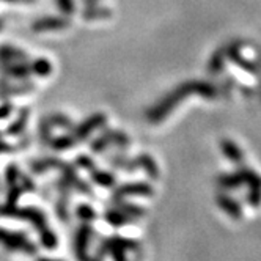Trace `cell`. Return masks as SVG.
<instances>
[{"label":"cell","instance_id":"cell-8","mask_svg":"<svg viewBox=\"0 0 261 261\" xmlns=\"http://www.w3.org/2000/svg\"><path fill=\"white\" fill-rule=\"evenodd\" d=\"M137 164L142 167V169L150 175L151 178H156V176H159V170H158V167H156V164H154V161L148 156V154H140L139 158H137Z\"/></svg>","mask_w":261,"mask_h":261},{"label":"cell","instance_id":"cell-18","mask_svg":"<svg viewBox=\"0 0 261 261\" xmlns=\"http://www.w3.org/2000/svg\"><path fill=\"white\" fill-rule=\"evenodd\" d=\"M72 140L74 139H71V137H59V139H55L50 145L54 148H57V150H65V148H69V146L74 145Z\"/></svg>","mask_w":261,"mask_h":261},{"label":"cell","instance_id":"cell-17","mask_svg":"<svg viewBox=\"0 0 261 261\" xmlns=\"http://www.w3.org/2000/svg\"><path fill=\"white\" fill-rule=\"evenodd\" d=\"M0 57L8 60V59H25V55H24V52H19L13 47H2L0 49Z\"/></svg>","mask_w":261,"mask_h":261},{"label":"cell","instance_id":"cell-13","mask_svg":"<svg viewBox=\"0 0 261 261\" xmlns=\"http://www.w3.org/2000/svg\"><path fill=\"white\" fill-rule=\"evenodd\" d=\"M242 182V176L241 173L238 175H225L220 178V184L223 186L225 189H233V188H238V186Z\"/></svg>","mask_w":261,"mask_h":261},{"label":"cell","instance_id":"cell-19","mask_svg":"<svg viewBox=\"0 0 261 261\" xmlns=\"http://www.w3.org/2000/svg\"><path fill=\"white\" fill-rule=\"evenodd\" d=\"M77 216L81 217V219H84V220H91V219H95V211H93L90 206H82V208H79L77 210Z\"/></svg>","mask_w":261,"mask_h":261},{"label":"cell","instance_id":"cell-4","mask_svg":"<svg viewBox=\"0 0 261 261\" xmlns=\"http://www.w3.org/2000/svg\"><path fill=\"white\" fill-rule=\"evenodd\" d=\"M151 197L153 195V188L146 182H133V184H124L117 191L115 197L123 198V197Z\"/></svg>","mask_w":261,"mask_h":261},{"label":"cell","instance_id":"cell-3","mask_svg":"<svg viewBox=\"0 0 261 261\" xmlns=\"http://www.w3.org/2000/svg\"><path fill=\"white\" fill-rule=\"evenodd\" d=\"M91 241V228L90 225H82L74 239V250L79 261H87L88 256V246Z\"/></svg>","mask_w":261,"mask_h":261},{"label":"cell","instance_id":"cell-21","mask_svg":"<svg viewBox=\"0 0 261 261\" xmlns=\"http://www.w3.org/2000/svg\"><path fill=\"white\" fill-rule=\"evenodd\" d=\"M11 112V106H4V107H0V118H4L7 117L8 114Z\"/></svg>","mask_w":261,"mask_h":261},{"label":"cell","instance_id":"cell-16","mask_svg":"<svg viewBox=\"0 0 261 261\" xmlns=\"http://www.w3.org/2000/svg\"><path fill=\"white\" fill-rule=\"evenodd\" d=\"M5 71L8 74H11L13 77H25L30 69L24 65H14V66H7Z\"/></svg>","mask_w":261,"mask_h":261},{"label":"cell","instance_id":"cell-11","mask_svg":"<svg viewBox=\"0 0 261 261\" xmlns=\"http://www.w3.org/2000/svg\"><path fill=\"white\" fill-rule=\"evenodd\" d=\"M40 239H41V244L47 249H54L57 246V236H55L49 228L40 231Z\"/></svg>","mask_w":261,"mask_h":261},{"label":"cell","instance_id":"cell-22","mask_svg":"<svg viewBox=\"0 0 261 261\" xmlns=\"http://www.w3.org/2000/svg\"><path fill=\"white\" fill-rule=\"evenodd\" d=\"M10 150V146L4 142H0V153H4V151H8Z\"/></svg>","mask_w":261,"mask_h":261},{"label":"cell","instance_id":"cell-12","mask_svg":"<svg viewBox=\"0 0 261 261\" xmlns=\"http://www.w3.org/2000/svg\"><path fill=\"white\" fill-rule=\"evenodd\" d=\"M118 204V210L121 211V213H124L127 217H140V216H143L145 214V210H142V208H139V206H130V204H127V203H117Z\"/></svg>","mask_w":261,"mask_h":261},{"label":"cell","instance_id":"cell-23","mask_svg":"<svg viewBox=\"0 0 261 261\" xmlns=\"http://www.w3.org/2000/svg\"><path fill=\"white\" fill-rule=\"evenodd\" d=\"M38 261H62V259H54V258H40Z\"/></svg>","mask_w":261,"mask_h":261},{"label":"cell","instance_id":"cell-5","mask_svg":"<svg viewBox=\"0 0 261 261\" xmlns=\"http://www.w3.org/2000/svg\"><path fill=\"white\" fill-rule=\"evenodd\" d=\"M104 123H106L104 115H93L87 121H84L76 130H74V137L76 139H87L93 130L98 129L99 126H102Z\"/></svg>","mask_w":261,"mask_h":261},{"label":"cell","instance_id":"cell-7","mask_svg":"<svg viewBox=\"0 0 261 261\" xmlns=\"http://www.w3.org/2000/svg\"><path fill=\"white\" fill-rule=\"evenodd\" d=\"M68 25V21L62 19V17H49V19H41L38 22H35L33 29L36 32H43V30H57L63 29Z\"/></svg>","mask_w":261,"mask_h":261},{"label":"cell","instance_id":"cell-6","mask_svg":"<svg viewBox=\"0 0 261 261\" xmlns=\"http://www.w3.org/2000/svg\"><path fill=\"white\" fill-rule=\"evenodd\" d=\"M217 203H219V206L220 210L225 211L231 219H241L242 217V210L239 206V203L236 200H233L231 197L228 195H219L217 197Z\"/></svg>","mask_w":261,"mask_h":261},{"label":"cell","instance_id":"cell-10","mask_svg":"<svg viewBox=\"0 0 261 261\" xmlns=\"http://www.w3.org/2000/svg\"><path fill=\"white\" fill-rule=\"evenodd\" d=\"M222 148H223V151H225V154H227V158H228L230 161H233V162H241L242 153H241V150H239V148H238L233 142H230V140H223V142H222Z\"/></svg>","mask_w":261,"mask_h":261},{"label":"cell","instance_id":"cell-20","mask_svg":"<svg viewBox=\"0 0 261 261\" xmlns=\"http://www.w3.org/2000/svg\"><path fill=\"white\" fill-rule=\"evenodd\" d=\"M59 2V7L63 13L66 14H71L74 11V5H72V0H57Z\"/></svg>","mask_w":261,"mask_h":261},{"label":"cell","instance_id":"cell-2","mask_svg":"<svg viewBox=\"0 0 261 261\" xmlns=\"http://www.w3.org/2000/svg\"><path fill=\"white\" fill-rule=\"evenodd\" d=\"M134 249H137L136 241L124 239V238H110L104 244V250L109 252L115 261H126L127 250H134Z\"/></svg>","mask_w":261,"mask_h":261},{"label":"cell","instance_id":"cell-15","mask_svg":"<svg viewBox=\"0 0 261 261\" xmlns=\"http://www.w3.org/2000/svg\"><path fill=\"white\" fill-rule=\"evenodd\" d=\"M50 63L47 62V60H36L35 63H33V66H32V71L35 72V74H38V76H47V74L50 72Z\"/></svg>","mask_w":261,"mask_h":261},{"label":"cell","instance_id":"cell-1","mask_svg":"<svg viewBox=\"0 0 261 261\" xmlns=\"http://www.w3.org/2000/svg\"><path fill=\"white\" fill-rule=\"evenodd\" d=\"M0 246H4L11 252H24L29 255L36 252V247L32 244V241L25 234L5 228H0Z\"/></svg>","mask_w":261,"mask_h":261},{"label":"cell","instance_id":"cell-14","mask_svg":"<svg viewBox=\"0 0 261 261\" xmlns=\"http://www.w3.org/2000/svg\"><path fill=\"white\" fill-rule=\"evenodd\" d=\"M93 181L95 182H98L99 186H104V188H107V186H112L114 184V176H112L110 173H107V172H98V170H95L93 172Z\"/></svg>","mask_w":261,"mask_h":261},{"label":"cell","instance_id":"cell-9","mask_svg":"<svg viewBox=\"0 0 261 261\" xmlns=\"http://www.w3.org/2000/svg\"><path fill=\"white\" fill-rule=\"evenodd\" d=\"M106 220L109 223H112L114 227H118V225H124V223H127L130 220V217H127L120 210H110L106 213Z\"/></svg>","mask_w":261,"mask_h":261}]
</instances>
